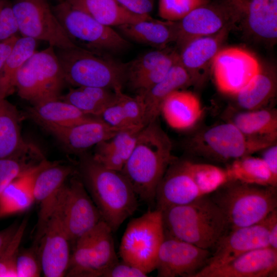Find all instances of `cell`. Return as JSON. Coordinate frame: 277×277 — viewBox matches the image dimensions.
Instances as JSON below:
<instances>
[{
  "label": "cell",
  "mask_w": 277,
  "mask_h": 277,
  "mask_svg": "<svg viewBox=\"0 0 277 277\" xmlns=\"http://www.w3.org/2000/svg\"><path fill=\"white\" fill-rule=\"evenodd\" d=\"M64 186L37 245L42 272L46 277L65 276L69 262L71 244L64 222Z\"/></svg>",
  "instance_id": "cell-13"
},
{
  "label": "cell",
  "mask_w": 277,
  "mask_h": 277,
  "mask_svg": "<svg viewBox=\"0 0 277 277\" xmlns=\"http://www.w3.org/2000/svg\"><path fill=\"white\" fill-rule=\"evenodd\" d=\"M80 168L82 182L103 220L116 231L137 209L132 186L121 172L104 167L92 156L83 155Z\"/></svg>",
  "instance_id": "cell-2"
},
{
  "label": "cell",
  "mask_w": 277,
  "mask_h": 277,
  "mask_svg": "<svg viewBox=\"0 0 277 277\" xmlns=\"http://www.w3.org/2000/svg\"><path fill=\"white\" fill-rule=\"evenodd\" d=\"M261 63L249 51L240 47L221 49L213 58L211 72L217 90L233 96L259 71Z\"/></svg>",
  "instance_id": "cell-14"
},
{
  "label": "cell",
  "mask_w": 277,
  "mask_h": 277,
  "mask_svg": "<svg viewBox=\"0 0 277 277\" xmlns=\"http://www.w3.org/2000/svg\"><path fill=\"white\" fill-rule=\"evenodd\" d=\"M277 250L270 246L247 251L204 277H275Z\"/></svg>",
  "instance_id": "cell-22"
},
{
  "label": "cell",
  "mask_w": 277,
  "mask_h": 277,
  "mask_svg": "<svg viewBox=\"0 0 277 277\" xmlns=\"http://www.w3.org/2000/svg\"><path fill=\"white\" fill-rule=\"evenodd\" d=\"M63 216L70 244L92 229L102 215L82 180L74 178L64 185Z\"/></svg>",
  "instance_id": "cell-16"
},
{
  "label": "cell",
  "mask_w": 277,
  "mask_h": 277,
  "mask_svg": "<svg viewBox=\"0 0 277 277\" xmlns=\"http://www.w3.org/2000/svg\"><path fill=\"white\" fill-rule=\"evenodd\" d=\"M12 3L19 32L23 36L46 42L57 49L78 47L47 0H14Z\"/></svg>",
  "instance_id": "cell-12"
},
{
  "label": "cell",
  "mask_w": 277,
  "mask_h": 277,
  "mask_svg": "<svg viewBox=\"0 0 277 277\" xmlns=\"http://www.w3.org/2000/svg\"><path fill=\"white\" fill-rule=\"evenodd\" d=\"M125 39L150 46L156 49L168 47L175 42V22L155 19L153 18L115 27Z\"/></svg>",
  "instance_id": "cell-27"
},
{
  "label": "cell",
  "mask_w": 277,
  "mask_h": 277,
  "mask_svg": "<svg viewBox=\"0 0 277 277\" xmlns=\"http://www.w3.org/2000/svg\"><path fill=\"white\" fill-rule=\"evenodd\" d=\"M216 187L204 163L174 160L168 167L157 188V208L186 204L208 195Z\"/></svg>",
  "instance_id": "cell-8"
},
{
  "label": "cell",
  "mask_w": 277,
  "mask_h": 277,
  "mask_svg": "<svg viewBox=\"0 0 277 277\" xmlns=\"http://www.w3.org/2000/svg\"><path fill=\"white\" fill-rule=\"evenodd\" d=\"M18 27L9 0H0V41L18 35Z\"/></svg>",
  "instance_id": "cell-45"
},
{
  "label": "cell",
  "mask_w": 277,
  "mask_h": 277,
  "mask_svg": "<svg viewBox=\"0 0 277 277\" xmlns=\"http://www.w3.org/2000/svg\"><path fill=\"white\" fill-rule=\"evenodd\" d=\"M122 106L125 116L131 126L145 127V107L141 95L131 96L122 91V88L113 90Z\"/></svg>",
  "instance_id": "cell-43"
},
{
  "label": "cell",
  "mask_w": 277,
  "mask_h": 277,
  "mask_svg": "<svg viewBox=\"0 0 277 277\" xmlns=\"http://www.w3.org/2000/svg\"><path fill=\"white\" fill-rule=\"evenodd\" d=\"M161 211L165 236L202 248H214L229 230L224 215L209 194Z\"/></svg>",
  "instance_id": "cell-3"
},
{
  "label": "cell",
  "mask_w": 277,
  "mask_h": 277,
  "mask_svg": "<svg viewBox=\"0 0 277 277\" xmlns=\"http://www.w3.org/2000/svg\"><path fill=\"white\" fill-rule=\"evenodd\" d=\"M231 31L225 27L218 32L191 40L179 50L180 61L188 73L192 86L206 81L214 57Z\"/></svg>",
  "instance_id": "cell-18"
},
{
  "label": "cell",
  "mask_w": 277,
  "mask_h": 277,
  "mask_svg": "<svg viewBox=\"0 0 277 277\" xmlns=\"http://www.w3.org/2000/svg\"><path fill=\"white\" fill-rule=\"evenodd\" d=\"M37 41L19 36L0 70V96L6 97L15 88L16 75L23 65L36 51Z\"/></svg>",
  "instance_id": "cell-35"
},
{
  "label": "cell",
  "mask_w": 277,
  "mask_h": 277,
  "mask_svg": "<svg viewBox=\"0 0 277 277\" xmlns=\"http://www.w3.org/2000/svg\"><path fill=\"white\" fill-rule=\"evenodd\" d=\"M175 23V43L179 50L193 39L214 34L225 27L231 30L227 15L213 0L195 9Z\"/></svg>",
  "instance_id": "cell-20"
},
{
  "label": "cell",
  "mask_w": 277,
  "mask_h": 277,
  "mask_svg": "<svg viewBox=\"0 0 277 277\" xmlns=\"http://www.w3.org/2000/svg\"><path fill=\"white\" fill-rule=\"evenodd\" d=\"M34 150L32 147L19 155L0 159V196L13 180L37 164L29 162V155L34 152Z\"/></svg>",
  "instance_id": "cell-39"
},
{
  "label": "cell",
  "mask_w": 277,
  "mask_h": 277,
  "mask_svg": "<svg viewBox=\"0 0 277 277\" xmlns=\"http://www.w3.org/2000/svg\"><path fill=\"white\" fill-rule=\"evenodd\" d=\"M147 273L122 260L106 268L101 277H146Z\"/></svg>",
  "instance_id": "cell-47"
},
{
  "label": "cell",
  "mask_w": 277,
  "mask_h": 277,
  "mask_svg": "<svg viewBox=\"0 0 277 277\" xmlns=\"http://www.w3.org/2000/svg\"><path fill=\"white\" fill-rule=\"evenodd\" d=\"M27 221L24 219L0 256V277H17L16 263Z\"/></svg>",
  "instance_id": "cell-41"
},
{
  "label": "cell",
  "mask_w": 277,
  "mask_h": 277,
  "mask_svg": "<svg viewBox=\"0 0 277 277\" xmlns=\"http://www.w3.org/2000/svg\"><path fill=\"white\" fill-rule=\"evenodd\" d=\"M190 85V77L179 58L163 79L146 91L139 93L145 107V126L157 120L162 104L170 93Z\"/></svg>",
  "instance_id": "cell-29"
},
{
  "label": "cell",
  "mask_w": 277,
  "mask_h": 277,
  "mask_svg": "<svg viewBox=\"0 0 277 277\" xmlns=\"http://www.w3.org/2000/svg\"><path fill=\"white\" fill-rule=\"evenodd\" d=\"M209 195L224 215L229 230L257 224L277 207V189L272 186L230 180Z\"/></svg>",
  "instance_id": "cell-4"
},
{
  "label": "cell",
  "mask_w": 277,
  "mask_h": 277,
  "mask_svg": "<svg viewBox=\"0 0 277 277\" xmlns=\"http://www.w3.org/2000/svg\"><path fill=\"white\" fill-rule=\"evenodd\" d=\"M31 147L24 142L21 136L15 107L0 96V159L19 155Z\"/></svg>",
  "instance_id": "cell-33"
},
{
  "label": "cell",
  "mask_w": 277,
  "mask_h": 277,
  "mask_svg": "<svg viewBox=\"0 0 277 277\" xmlns=\"http://www.w3.org/2000/svg\"><path fill=\"white\" fill-rule=\"evenodd\" d=\"M115 95V98L106 106L98 117L108 125L119 129L133 127L127 120L116 93Z\"/></svg>",
  "instance_id": "cell-46"
},
{
  "label": "cell",
  "mask_w": 277,
  "mask_h": 277,
  "mask_svg": "<svg viewBox=\"0 0 277 277\" xmlns=\"http://www.w3.org/2000/svg\"><path fill=\"white\" fill-rule=\"evenodd\" d=\"M276 72L270 65L261 64L258 73L233 96L240 110L250 111L272 107L276 94Z\"/></svg>",
  "instance_id": "cell-23"
},
{
  "label": "cell",
  "mask_w": 277,
  "mask_h": 277,
  "mask_svg": "<svg viewBox=\"0 0 277 277\" xmlns=\"http://www.w3.org/2000/svg\"><path fill=\"white\" fill-rule=\"evenodd\" d=\"M65 81L76 87H96L115 90L126 81V63L77 47L55 52Z\"/></svg>",
  "instance_id": "cell-5"
},
{
  "label": "cell",
  "mask_w": 277,
  "mask_h": 277,
  "mask_svg": "<svg viewBox=\"0 0 277 277\" xmlns=\"http://www.w3.org/2000/svg\"><path fill=\"white\" fill-rule=\"evenodd\" d=\"M275 143L248 136L226 121L196 132L187 148L196 155L226 162L251 155Z\"/></svg>",
  "instance_id": "cell-6"
},
{
  "label": "cell",
  "mask_w": 277,
  "mask_h": 277,
  "mask_svg": "<svg viewBox=\"0 0 277 277\" xmlns=\"http://www.w3.org/2000/svg\"><path fill=\"white\" fill-rule=\"evenodd\" d=\"M29 115L44 128L47 127H67L95 117L87 115L71 104L59 98L51 99L34 104Z\"/></svg>",
  "instance_id": "cell-31"
},
{
  "label": "cell",
  "mask_w": 277,
  "mask_h": 277,
  "mask_svg": "<svg viewBox=\"0 0 277 277\" xmlns=\"http://www.w3.org/2000/svg\"><path fill=\"white\" fill-rule=\"evenodd\" d=\"M175 49L167 47L156 49L126 63V81L128 85L145 74L168 56Z\"/></svg>",
  "instance_id": "cell-37"
},
{
  "label": "cell",
  "mask_w": 277,
  "mask_h": 277,
  "mask_svg": "<svg viewBox=\"0 0 277 277\" xmlns=\"http://www.w3.org/2000/svg\"><path fill=\"white\" fill-rule=\"evenodd\" d=\"M19 37V36L16 35L7 39L0 41V70L6 59L11 53Z\"/></svg>",
  "instance_id": "cell-51"
},
{
  "label": "cell",
  "mask_w": 277,
  "mask_h": 277,
  "mask_svg": "<svg viewBox=\"0 0 277 277\" xmlns=\"http://www.w3.org/2000/svg\"><path fill=\"white\" fill-rule=\"evenodd\" d=\"M29 60L41 85L43 101L58 98L65 79L54 47L49 46L41 51H36Z\"/></svg>",
  "instance_id": "cell-30"
},
{
  "label": "cell",
  "mask_w": 277,
  "mask_h": 277,
  "mask_svg": "<svg viewBox=\"0 0 277 277\" xmlns=\"http://www.w3.org/2000/svg\"><path fill=\"white\" fill-rule=\"evenodd\" d=\"M18 225L13 223L0 231V256L14 235Z\"/></svg>",
  "instance_id": "cell-52"
},
{
  "label": "cell",
  "mask_w": 277,
  "mask_h": 277,
  "mask_svg": "<svg viewBox=\"0 0 277 277\" xmlns=\"http://www.w3.org/2000/svg\"><path fill=\"white\" fill-rule=\"evenodd\" d=\"M29 58L16 75L15 87L22 98L34 105L43 101V96L41 85Z\"/></svg>",
  "instance_id": "cell-38"
},
{
  "label": "cell",
  "mask_w": 277,
  "mask_h": 277,
  "mask_svg": "<svg viewBox=\"0 0 277 277\" xmlns=\"http://www.w3.org/2000/svg\"><path fill=\"white\" fill-rule=\"evenodd\" d=\"M64 1L85 12L97 22L111 27L152 18L150 15H140L131 13L115 0Z\"/></svg>",
  "instance_id": "cell-32"
},
{
  "label": "cell",
  "mask_w": 277,
  "mask_h": 277,
  "mask_svg": "<svg viewBox=\"0 0 277 277\" xmlns=\"http://www.w3.org/2000/svg\"><path fill=\"white\" fill-rule=\"evenodd\" d=\"M211 0H159L158 14L163 20L176 22Z\"/></svg>",
  "instance_id": "cell-42"
},
{
  "label": "cell",
  "mask_w": 277,
  "mask_h": 277,
  "mask_svg": "<svg viewBox=\"0 0 277 277\" xmlns=\"http://www.w3.org/2000/svg\"><path fill=\"white\" fill-rule=\"evenodd\" d=\"M52 9L70 38L81 48L108 55L129 47L128 41L111 27L97 22L66 1L60 2Z\"/></svg>",
  "instance_id": "cell-7"
},
{
  "label": "cell",
  "mask_w": 277,
  "mask_h": 277,
  "mask_svg": "<svg viewBox=\"0 0 277 277\" xmlns=\"http://www.w3.org/2000/svg\"><path fill=\"white\" fill-rule=\"evenodd\" d=\"M229 180L262 186H277L261 157L246 156L232 162L226 168Z\"/></svg>",
  "instance_id": "cell-36"
},
{
  "label": "cell",
  "mask_w": 277,
  "mask_h": 277,
  "mask_svg": "<svg viewBox=\"0 0 277 277\" xmlns=\"http://www.w3.org/2000/svg\"><path fill=\"white\" fill-rule=\"evenodd\" d=\"M71 153L81 154L108 140L122 130L112 127L98 117L67 126L44 128Z\"/></svg>",
  "instance_id": "cell-21"
},
{
  "label": "cell",
  "mask_w": 277,
  "mask_h": 277,
  "mask_svg": "<svg viewBox=\"0 0 277 277\" xmlns=\"http://www.w3.org/2000/svg\"><path fill=\"white\" fill-rule=\"evenodd\" d=\"M17 277H38L42 272L36 245L19 251L16 263Z\"/></svg>",
  "instance_id": "cell-44"
},
{
  "label": "cell",
  "mask_w": 277,
  "mask_h": 277,
  "mask_svg": "<svg viewBox=\"0 0 277 277\" xmlns=\"http://www.w3.org/2000/svg\"><path fill=\"white\" fill-rule=\"evenodd\" d=\"M268 234L269 246L277 250V210L272 211L268 215Z\"/></svg>",
  "instance_id": "cell-50"
},
{
  "label": "cell",
  "mask_w": 277,
  "mask_h": 277,
  "mask_svg": "<svg viewBox=\"0 0 277 277\" xmlns=\"http://www.w3.org/2000/svg\"><path fill=\"white\" fill-rule=\"evenodd\" d=\"M171 141L157 120L140 131L135 147L121 172L138 197L148 204L155 200L157 188L175 160Z\"/></svg>",
  "instance_id": "cell-1"
},
{
  "label": "cell",
  "mask_w": 277,
  "mask_h": 277,
  "mask_svg": "<svg viewBox=\"0 0 277 277\" xmlns=\"http://www.w3.org/2000/svg\"><path fill=\"white\" fill-rule=\"evenodd\" d=\"M73 171L70 166L52 163L43 169L36 176L33 196L34 201L39 205V210L35 244H38L56 205L60 192Z\"/></svg>",
  "instance_id": "cell-19"
},
{
  "label": "cell",
  "mask_w": 277,
  "mask_h": 277,
  "mask_svg": "<svg viewBox=\"0 0 277 277\" xmlns=\"http://www.w3.org/2000/svg\"><path fill=\"white\" fill-rule=\"evenodd\" d=\"M227 15L231 30L254 43L272 46L277 40V0H213Z\"/></svg>",
  "instance_id": "cell-10"
},
{
  "label": "cell",
  "mask_w": 277,
  "mask_h": 277,
  "mask_svg": "<svg viewBox=\"0 0 277 277\" xmlns=\"http://www.w3.org/2000/svg\"><path fill=\"white\" fill-rule=\"evenodd\" d=\"M52 163L43 159L13 180L0 196V219L21 213L34 202L33 185L38 173Z\"/></svg>",
  "instance_id": "cell-24"
},
{
  "label": "cell",
  "mask_w": 277,
  "mask_h": 277,
  "mask_svg": "<svg viewBox=\"0 0 277 277\" xmlns=\"http://www.w3.org/2000/svg\"><path fill=\"white\" fill-rule=\"evenodd\" d=\"M268 215L257 224L229 230L217 243L206 265L193 277H204L247 251L269 246Z\"/></svg>",
  "instance_id": "cell-15"
},
{
  "label": "cell",
  "mask_w": 277,
  "mask_h": 277,
  "mask_svg": "<svg viewBox=\"0 0 277 277\" xmlns=\"http://www.w3.org/2000/svg\"><path fill=\"white\" fill-rule=\"evenodd\" d=\"M165 237L162 211H148L127 224L121 239L120 256L123 261L148 274L156 268Z\"/></svg>",
  "instance_id": "cell-9"
},
{
  "label": "cell",
  "mask_w": 277,
  "mask_h": 277,
  "mask_svg": "<svg viewBox=\"0 0 277 277\" xmlns=\"http://www.w3.org/2000/svg\"><path fill=\"white\" fill-rule=\"evenodd\" d=\"M226 121L235 125L245 135L276 143L277 111L272 107L240 110L230 106L225 112Z\"/></svg>",
  "instance_id": "cell-26"
},
{
  "label": "cell",
  "mask_w": 277,
  "mask_h": 277,
  "mask_svg": "<svg viewBox=\"0 0 277 277\" xmlns=\"http://www.w3.org/2000/svg\"><path fill=\"white\" fill-rule=\"evenodd\" d=\"M261 159L267 166L273 179L277 181V143L272 144L261 151Z\"/></svg>",
  "instance_id": "cell-49"
},
{
  "label": "cell",
  "mask_w": 277,
  "mask_h": 277,
  "mask_svg": "<svg viewBox=\"0 0 277 277\" xmlns=\"http://www.w3.org/2000/svg\"><path fill=\"white\" fill-rule=\"evenodd\" d=\"M203 112L198 96L191 91L180 89L172 92L165 98L160 114L172 128L185 130L196 125Z\"/></svg>",
  "instance_id": "cell-25"
},
{
  "label": "cell",
  "mask_w": 277,
  "mask_h": 277,
  "mask_svg": "<svg viewBox=\"0 0 277 277\" xmlns=\"http://www.w3.org/2000/svg\"><path fill=\"white\" fill-rule=\"evenodd\" d=\"M179 58V52L175 49L157 66L128 85L137 94L146 91L163 79Z\"/></svg>",
  "instance_id": "cell-40"
},
{
  "label": "cell",
  "mask_w": 277,
  "mask_h": 277,
  "mask_svg": "<svg viewBox=\"0 0 277 277\" xmlns=\"http://www.w3.org/2000/svg\"><path fill=\"white\" fill-rule=\"evenodd\" d=\"M144 127L125 128L95 147L93 159L104 167L121 172L131 155Z\"/></svg>",
  "instance_id": "cell-28"
},
{
  "label": "cell",
  "mask_w": 277,
  "mask_h": 277,
  "mask_svg": "<svg viewBox=\"0 0 277 277\" xmlns=\"http://www.w3.org/2000/svg\"><path fill=\"white\" fill-rule=\"evenodd\" d=\"M115 96V92L110 89L78 87L70 89L58 98L71 104L86 114L98 117Z\"/></svg>",
  "instance_id": "cell-34"
},
{
  "label": "cell",
  "mask_w": 277,
  "mask_h": 277,
  "mask_svg": "<svg viewBox=\"0 0 277 277\" xmlns=\"http://www.w3.org/2000/svg\"><path fill=\"white\" fill-rule=\"evenodd\" d=\"M209 249L165 236L158 253L155 269L159 277H193L207 263Z\"/></svg>",
  "instance_id": "cell-17"
},
{
  "label": "cell",
  "mask_w": 277,
  "mask_h": 277,
  "mask_svg": "<svg viewBox=\"0 0 277 277\" xmlns=\"http://www.w3.org/2000/svg\"><path fill=\"white\" fill-rule=\"evenodd\" d=\"M111 228L104 221L80 238L73 245L65 274L68 277H101L118 261Z\"/></svg>",
  "instance_id": "cell-11"
},
{
  "label": "cell",
  "mask_w": 277,
  "mask_h": 277,
  "mask_svg": "<svg viewBox=\"0 0 277 277\" xmlns=\"http://www.w3.org/2000/svg\"><path fill=\"white\" fill-rule=\"evenodd\" d=\"M128 11L140 15H150L154 0H115Z\"/></svg>",
  "instance_id": "cell-48"
},
{
  "label": "cell",
  "mask_w": 277,
  "mask_h": 277,
  "mask_svg": "<svg viewBox=\"0 0 277 277\" xmlns=\"http://www.w3.org/2000/svg\"><path fill=\"white\" fill-rule=\"evenodd\" d=\"M59 1H60V2H61V1H64V0H59Z\"/></svg>",
  "instance_id": "cell-53"
}]
</instances>
